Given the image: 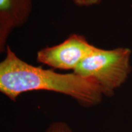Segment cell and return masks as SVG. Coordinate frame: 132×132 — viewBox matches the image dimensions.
<instances>
[{
    "label": "cell",
    "mask_w": 132,
    "mask_h": 132,
    "mask_svg": "<svg viewBox=\"0 0 132 132\" xmlns=\"http://www.w3.org/2000/svg\"><path fill=\"white\" fill-rule=\"evenodd\" d=\"M5 52L0 62V91L12 101L24 92L42 90L68 95L85 108L101 103L103 94L95 79L31 65L18 57L8 45Z\"/></svg>",
    "instance_id": "cell-1"
},
{
    "label": "cell",
    "mask_w": 132,
    "mask_h": 132,
    "mask_svg": "<svg viewBox=\"0 0 132 132\" xmlns=\"http://www.w3.org/2000/svg\"><path fill=\"white\" fill-rule=\"evenodd\" d=\"M131 52L128 48L98 49L85 58L73 71L95 79L103 95L110 97L127 79L131 72Z\"/></svg>",
    "instance_id": "cell-2"
},
{
    "label": "cell",
    "mask_w": 132,
    "mask_h": 132,
    "mask_svg": "<svg viewBox=\"0 0 132 132\" xmlns=\"http://www.w3.org/2000/svg\"><path fill=\"white\" fill-rule=\"evenodd\" d=\"M97 49L85 36L72 34L61 44L38 51L36 60L52 68L73 71L84 59Z\"/></svg>",
    "instance_id": "cell-3"
},
{
    "label": "cell",
    "mask_w": 132,
    "mask_h": 132,
    "mask_svg": "<svg viewBox=\"0 0 132 132\" xmlns=\"http://www.w3.org/2000/svg\"><path fill=\"white\" fill-rule=\"evenodd\" d=\"M32 9V0H0V52H6L14 29L27 22Z\"/></svg>",
    "instance_id": "cell-4"
},
{
    "label": "cell",
    "mask_w": 132,
    "mask_h": 132,
    "mask_svg": "<svg viewBox=\"0 0 132 132\" xmlns=\"http://www.w3.org/2000/svg\"><path fill=\"white\" fill-rule=\"evenodd\" d=\"M45 132H73L70 127L64 122H54L51 123Z\"/></svg>",
    "instance_id": "cell-5"
},
{
    "label": "cell",
    "mask_w": 132,
    "mask_h": 132,
    "mask_svg": "<svg viewBox=\"0 0 132 132\" xmlns=\"http://www.w3.org/2000/svg\"><path fill=\"white\" fill-rule=\"evenodd\" d=\"M76 5L81 7H89L100 4L102 0H72Z\"/></svg>",
    "instance_id": "cell-6"
}]
</instances>
